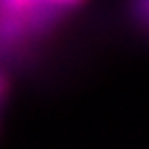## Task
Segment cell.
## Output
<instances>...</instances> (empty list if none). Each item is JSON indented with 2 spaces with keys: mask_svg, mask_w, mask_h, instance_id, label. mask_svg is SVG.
Listing matches in <instances>:
<instances>
[{
  "mask_svg": "<svg viewBox=\"0 0 149 149\" xmlns=\"http://www.w3.org/2000/svg\"><path fill=\"white\" fill-rule=\"evenodd\" d=\"M129 13L136 25L149 33V0H129Z\"/></svg>",
  "mask_w": 149,
  "mask_h": 149,
  "instance_id": "7a4b0ae2",
  "label": "cell"
},
{
  "mask_svg": "<svg viewBox=\"0 0 149 149\" xmlns=\"http://www.w3.org/2000/svg\"><path fill=\"white\" fill-rule=\"evenodd\" d=\"M5 91H7V80L2 78V76H0V100L5 98Z\"/></svg>",
  "mask_w": 149,
  "mask_h": 149,
  "instance_id": "3957f363",
  "label": "cell"
},
{
  "mask_svg": "<svg viewBox=\"0 0 149 149\" xmlns=\"http://www.w3.org/2000/svg\"><path fill=\"white\" fill-rule=\"evenodd\" d=\"M85 0H0V42L18 40L29 31H42L45 22Z\"/></svg>",
  "mask_w": 149,
  "mask_h": 149,
  "instance_id": "6da1fadb",
  "label": "cell"
}]
</instances>
